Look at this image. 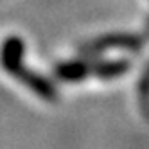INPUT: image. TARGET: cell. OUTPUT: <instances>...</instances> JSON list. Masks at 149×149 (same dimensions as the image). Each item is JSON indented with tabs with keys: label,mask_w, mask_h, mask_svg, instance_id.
Masks as SVG:
<instances>
[{
	"label": "cell",
	"mask_w": 149,
	"mask_h": 149,
	"mask_svg": "<svg viewBox=\"0 0 149 149\" xmlns=\"http://www.w3.org/2000/svg\"><path fill=\"white\" fill-rule=\"evenodd\" d=\"M24 54H25L24 40L20 36H7L0 47V67L9 76H15L24 67Z\"/></svg>",
	"instance_id": "7a4b0ae2"
},
{
	"label": "cell",
	"mask_w": 149,
	"mask_h": 149,
	"mask_svg": "<svg viewBox=\"0 0 149 149\" xmlns=\"http://www.w3.org/2000/svg\"><path fill=\"white\" fill-rule=\"evenodd\" d=\"M146 40H149V33H140V34L110 33V34H104V36H99L95 40H90L86 43H83L79 47V52L84 56L101 54V52H106V50H131V52H136L144 47Z\"/></svg>",
	"instance_id": "6da1fadb"
},
{
	"label": "cell",
	"mask_w": 149,
	"mask_h": 149,
	"mask_svg": "<svg viewBox=\"0 0 149 149\" xmlns=\"http://www.w3.org/2000/svg\"><path fill=\"white\" fill-rule=\"evenodd\" d=\"M13 77H16L18 81H22L31 92H34L38 97H41V99H45V101H56L58 99L56 86L47 77L40 76V74L34 72V70H29V68L22 67Z\"/></svg>",
	"instance_id": "3957f363"
},
{
	"label": "cell",
	"mask_w": 149,
	"mask_h": 149,
	"mask_svg": "<svg viewBox=\"0 0 149 149\" xmlns=\"http://www.w3.org/2000/svg\"><path fill=\"white\" fill-rule=\"evenodd\" d=\"M130 70V63L126 59L115 61H92L90 59V76L99 79H115Z\"/></svg>",
	"instance_id": "5b68a950"
},
{
	"label": "cell",
	"mask_w": 149,
	"mask_h": 149,
	"mask_svg": "<svg viewBox=\"0 0 149 149\" xmlns=\"http://www.w3.org/2000/svg\"><path fill=\"white\" fill-rule=\"evenodd\" d=\"M56 77L65 83H79L90 76V61L88 59H74V61H63L54 68Z\"/></svg>",
	"instance_id": "277c9868"
},
{
	"label": "cell",
	"mask_w": 149,
	"mask_h": 149,
	"mask_svg": "<svg viewBox=\"0 0 149 149\" xmlns=\"http://www.w3.org/2000/svg\"><path fill=\"white\" fill-rule=\"evenodd\" d=\"M138 101H140V108L146 119H149V63L144 68V74L140 81H138Z\"/></svg>",
	"instance_id": "8992f818"
}]
</instances>
